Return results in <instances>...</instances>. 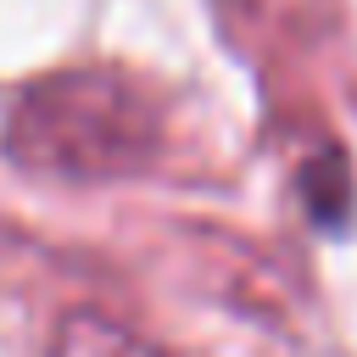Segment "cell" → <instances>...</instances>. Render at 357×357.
I'll use <instances>...</instances> for the list:
<instances>
[{"label":"cell","instance_id":"cell-3","mask_svg":"<svg viewBox=\"0 0 357 357\" xmlns=\"http://www.w3.org/2000/svg\"><path fill=\"white\" fill-rule=\"evenodd\" d=\"M301 195L312 206V218L324 229H340L351 218V178H346V156L340 151H318V162L301 173Z\"/></svg>","mask_w":357,"mask_h":357},{"label":"cell","instance_id":"cell-1","mask_svg":"<svg viewBox=\"0 0 357 357\" xmlns=\"http://www.w3.org/2000/svg\"><path fill=\"white\" fill-rule=\"evenodd\" d=\"M162 145L156 100L112 67H61L33 78L6 112V151L11 162L67 178V184H106L145 173Z\"/></svg>","mask_w":357,"mask_h":357},{"label":"cell","instance_id":"cell-2","mask_svg":"<svg viewBox=\"0 0 357 357\" xmlns=\"http://www.w3.org/2000/svg\"><path fill=\"white\" fill-rule=\"evenodd\" d=\"M50 357H173L106 312H67L50 335Z\"/></svg>","mask_w":357,"mask_h":357}]
</instances>
